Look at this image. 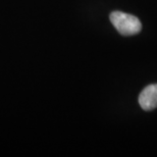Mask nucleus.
I'll return each instance as SVG.
<instances>
[{
	"label": "nucleus",
	"mask_w": 157,
	"mask_h": 157,
	"mask_svg": "<svg viewBox=\"0 0 157 157\" xmlns=\"http://www.w3.org/2000/svg\"><path fill=\"white\" fill-rule=\"evenodd\" d=\"M110 21L113 27L124 36H133L140 33L142 25L140 20L135 15L121 11H113L110 13Z\"/></svg>",
	"instance_id": "1"
},
{
	"label": "nucleus",
	"mask_w": 157,
	"mask_h": 157,
	"mask_svg": "<svg viewBox=\"0 0 157 157\" xmlns=\"http://www.w3.org/2000/svg\"><path fill=\"white\" fill-rule=\"evenodd\" d=\"M139 103L144 110L151 111L157 108V84L149 85L141 92Z\"/></svg>",
	"instance_id": "2"
}]
</instances>
